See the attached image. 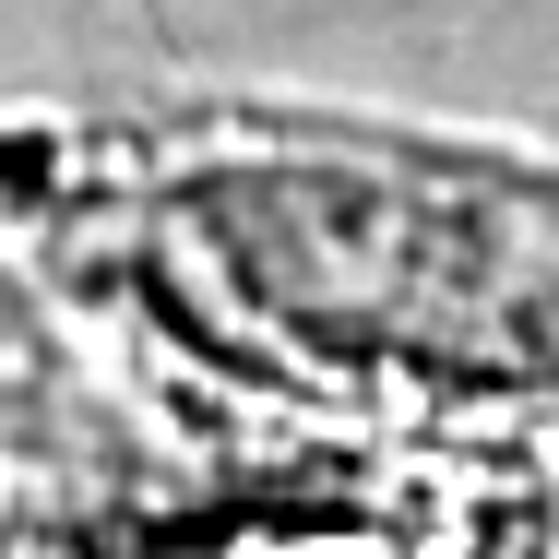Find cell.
I'll return each instance as SVG.
<instances>
[{"label": "cell", "instance_id": "obj_1", "mask_svg": "<svg viewBox=\"0 0 559 559\" xmlns=\"http://www.w3.org/2000/svg\"><path fill=\"white\" fill-rule=\"evenodd\" d=\"M536 559H559V524H548V536H536Z\"/></svg>", "mask_w": 559, "mask_h": 559}]
</instances>
